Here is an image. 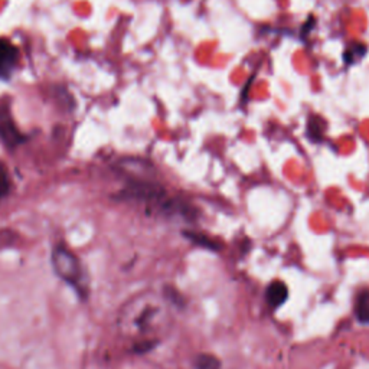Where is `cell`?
I'll return each mask as SVG.
<instances>
[{
	"label": "cell",
	"instance_id": "1",
	"mask_svg": "<svg viewBox=\"0 0 369 369\" xmlns=\"http://www.w3.org/2000/svg\"><path fill=\"white\" fill-rule=\"evenodd\" d=\"M52 267L58 277L68 283L81 299L89 297V278L78 257L65 246L58 244L52 251Z\"/></svg>",
	"mask_w": 369,
	"mask_h": 369
},
{
	"label": "cell",
	"instance_id": "2",
	"mask_svg": "<svg viewBox=\"0 0 369 369\" xmlns=\"http://www.w3.org/2000/svg\"><path fill=\"white\" fill-rule=\"evenodd\" d=\"M0 140L10 149L24 142V136L16 127L6 103H0Z\"/></svg>",
	"mask_w": 369,
	"mask_h": 369
},
{
	"label": "cell",
	"instance_id": "3",
	"mask_svg": "<svg viewBox=\"0 0 369 369\" xmlns=\"http://www.w3.org/2000/svg\"><path fill=\"white\" fill-rule=\"evenodd\" d=\"M19 61L17 48L6 39H0V78H8L15 71Z\"/></svg>",
	"mask_w": 369,
	"mask_h": 369
},
{
	"label": "cell",
	"instance_id": "4",
	"mask_svg": "<svg viewBox=\"0 0 369 369\" xmlns=\"http://www.w3.org/2000/svg\"><path fill=\"white\" fill-rule=\"evenodd\" d=\"M287 297H289V290L283 281H278V280L273 281V283L267 287L266 299L271 308L281 306L287 300Z\"/></svg>",
	"mask_w": 369,
	"mask_h": 369
},
{
	"label": "cell",
	"instance_id": "5",
	"mask_svg": "<svg viewBox=\"0 0 369 369\" xmlns=\"http://www.w3.org/2000/svg\"><path fill=\"white\" fill-rule=\"evenodd\" d=\"M185 236L188 238V240H190L193 244L204 247L206 250H212V251H220L221 250V244L218 241L212 240V238H209V236H206L204 234H197V232L186 231Z\"/></svg>",
	"mask_w": 369,
	"mask_h": 369
},
{
	"label": "cell",
	"instance_id": "6",
	"mask_svg": "<svg viewBox=\"0 0 369 369\" xmlns=\"http://www.w3.org/2000/svg\"><path fill=\"white\" fill-rule=\"evenodd\" d=\"M366 45L365 43H361V42H355L352 43V45L345 51L343 54V61L348 63V65H354L356 62H359L365 55H366Z\"/></svg>",
	"mask_w": 369,
	"mask_h": 369
},
{
	"label": "cell",
	"instance_id": "7",
	"mask_svg": "<svg viewBox=\"0 0 369 369\" xmlns=\"http://www.w3.org/2000/svg\"><path fill=\"white\" fill-rule=\"evenodd\" d=\"M355 313L359 322L369 324V289L363 290L358 299L355 305Z\"/></svg>",
	"mask_w": 369,
	"mask_h": 369
},
{
	"label": "cell",
	"instance_id": "8",
	"mask_svg": "<svg viewBox=\"0 0 369 369\" xmlns=\"http://www.w3.org/2000/svg\"><path fill=\"white\" fill-rule=\"evenodd\" d=\"M324 128H326V124L319 117H312L308 123V130L306 135L312 142H320L324 135Z\"/></svg>",
	"mask_w": 369,
	"mask_h": 369
},
{
	"label": "cell",
	"instance_id": "9",
	"mask_svg": "<svg viewBox=\"0 0 369 369\" xmlns=\"http://www.w3.org/2000/svg\"><path fill=\"white\" fill-rule=\"evenodd\" d=\"M193 366L195 369H221V361L213 355L202 354L193 361Z\"/></svg>",
	"mask_w": 369,
	"mask_h": 369
},
{
	"label": "cell",
	"instance_id": "10",
	"mask_svg": "<svg viewBox=\"0 0 369 369\" xmlns=\"http://www.w3.org/2000/svg\"><path fill=\"white\" fill-rule=\"evenodd\" d=\"M10 192V178L6 166L0 162V199H3Z\"/></svg>",
	"mask_w": 369,
	"mask_h": 369
},
{
	"label": "cell",
	"instance_id": "11",
	"mask_svg": "<svg viewBox=\"0 0 369 369\" xmlns=\"http://www.w3.org/2000/svg\"><path fill=\"white\" fill-rule=\"evenodd\" d=\"M17 235L13 231L9 229H2L0 231V250H3L6 247H12L16 241Z\"/></svg>",
	"mask_w": 369,
	"mask_h": 369
},
{
	"label": "cell",
	"instance_id": "12",
	"mask_svg": "<svg viewBox=\"0 0 369 369\" xmlns=\"http://www.w3.org/2000/svg\"><path fill=\"white\" fill-rule=\"evenodd\" d=\"M158 342L155 340H143V342H139L135 345V352L137 354H144V352H149L150 349L155 348V345Z\"/></svg>",
	"mask_w": 369,
	"mask_h": 369
},
{
	"label": "cell",
	"instance_id": "13",
	"mask_svg": "<svg viewBox=\"0 0 369 369\" xmlns=\"http://www.w3.org/2000/svg\"><path fill=\"white\" fill-rule=\"evenodd\" d=\"M165 294L167 296V299L172 301V303H175L176 306H183V299L182 296L176 292V290H173V289H167L165 290Z\"/></svg>",
	"mask_w": 369,
	"mask_h": 369
},
{
	"label": "cell",
	"instance_id": "14",
	"mask_svg": "<svg viewBox=\"0 0 369 369\" xmlns=\"http://www.w3.org/2000/svg\"><path fill=\"white\" fill-rule=\"evenodd\" d=\"M313 27H315V19H309V20H308V25L305 24V27H303V29H301V35H303V36H305V35L308 36V33L312 31Z\"/></svg>",
	"mask_w": 369,
	"mask_h": 369
}]
</instances>
